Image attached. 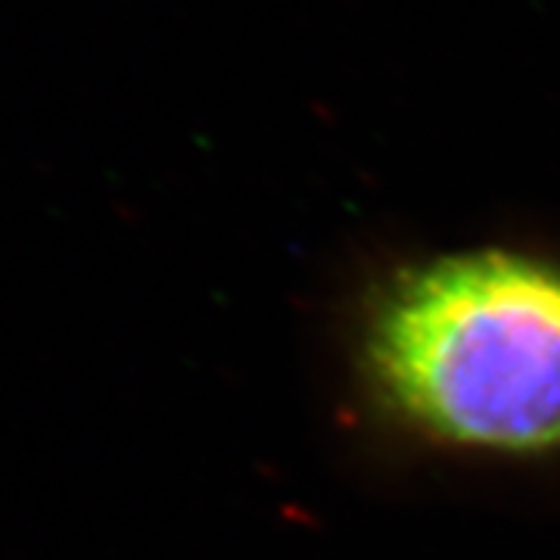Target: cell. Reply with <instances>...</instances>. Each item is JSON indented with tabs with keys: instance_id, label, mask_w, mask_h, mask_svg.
Returning <instances> with one entry per match:
<instances>
[{
	"instance_id": "cell-1",
	"label": "cell",
	"mask_w": 560,
	"mask_h": 560,
	"mask_svg": "<svg viewBox=\"0 0 560 560\" xmlns=\"http://www.w3.org/2000/svg\"><path fill=\"white\" fill-rule=\"evenodd\" d=\"M371 383L408 427L486 455L560 452V265L470 249L401 271L364 327Z\"/></svg>"
}]
</instances>
